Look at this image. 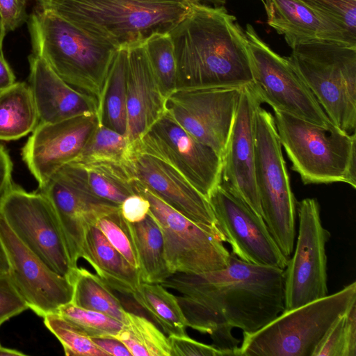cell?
Wrapping results in <instances>:
<instances>
[{
  "mask_svg": "<svg viewBox=\"0 0 356 356\" xmlns=\"http://www.w3.org/2000/svg\"><path fill=\"white\" fill-rule=\"evenodd\" d=\"M124 162L134 179L147 186L172 208L225 242L217 227L208 199L175 168L160 157L144 151L136 143L129 145Z\"/></svg>",
  "mask_w": 356,
  "mask_h": 356,
  "instance_id": "cell-16",
  "label": "cell"
},
{
  "mask_svg": "<svg viewBox=\"0 0 356 356\" xmlns=\"http://www.w3.org/2000/svg\"><path fill=\"white\" fill-rule=\"evenodd\" d=\"M0 216L49 268L69 278L75 268L55 211L41 192H27L13 184L0 203Z\"/></svg>",
  "mask_w": 356,
  "mask_h": 356,
  "instance_id": "cell-11",
  "label": "cell"
},
{
  "mask_svg": "<svg viewBox=\"0 0 356 356\" xmlns=\"http://www.w3.org/2000/svg\"><path fill=\"white\" fill-rule=\"evenodd\" d=\"M60 170L86 193L118 206L135 193L134 179L124 161H72Z\"/></svg>",
  "mask_w": 356,
  "mask_h": 356,
  "instance_id": "cell-24",
  "label": "cell"
},
{
  "mask_svg": "<svg viewBox=\"0 0 356 356\" xmlns=\"http://www.w3.org/2000/svg\"><path fill=\"white\" fill-rule=\"evenodd\" d=\"M267 23L292 48L313 41L356 47V39L301 0H266Z\"/></svg>",
  "mask_w": 356,
  "mask_h": 356,
  "instance_id": "cell-23",
  "label": "cell"
},
{
  "mask_svg": "<svg viewBox=\"0 0 356 356\" xmlns=\"http://www.w3.org/2000/svg\"><path fill=\"white\" fill-rule=\"evenodd\" d=\"M170 356H225V353L213 345L195 341L188 336H168Z\"/></svg>",
  "mask_w": 356,
  "mask_h": 356,
  "instance_id": "cell-40",
  "label": "cell"
},
{
  "mask_svg": "<svg viewBox=\"0 0 356 356\" xmlns=\"http://www.w3.org/2000/svg\"><path fill=\"white\" fill-rule=\"evenodd\" d=\"M98 123L97 114L51 123L38 122L24 145L22 155L39 188L58 170L78 156Z\"/></svg>",
  "mask_w": 356,
  "mask_h": 356,
  "instance_id": "cell-19",
  "label": "cell"
},
{
  "mask_svg": "<svg viewBox=\"0 0 356 356\" xmlns=\"http://www.w3.org/2000/svg\"><path fill=\"white\" fill-rule=\"evenodd\" d=\"M132 296L166 334L188 336L187 321L177 296L161 284L141 282Z\"/></svg>",
  "mask_w": 356,
  "mask_h": 356,
  "instance_id": "cell-29",
  "label": "cell"
},
{
  "mask_svg": "<svg viewBox=\"0 0 356 356\" xmlns=\"http://www.w3.org/2000/svg\"><path fill=\"white\" fill-rule=\"evenodd\" d=\"M0 237L8 259L9 275L29 308L43 318L71 302L73 289L70 281L52 270L31 252L1 216Z\"/></svg>",
  "mask_w": 356,
  "mask_h": 356,
  "instance_id": "cell-17",
  "label": "cell"
},
{
  "mask_svg": "<svg viewBox=\"0 0 356 356\" xmlns=\"http://www.w3.org/2000/svg\"><path fill=\"white\" fill-rule=\"evenodd\" d=\"M129 228L137 251L142 282L161 284L172 274L164 255L161 230L148 213L143 220L131 223Z\"/></svg>",
  "mask_w": 356,
  "mask_h": 356,
  "instance_id": "cell-26",
  "label": "cell"
},
{
  "mask_svg": "<svg viewBox=\"0 0 356 356\" xmlns=\"http://www.w3.org/2000/svg\"><path fill=\"white\" fill-rule=\"evenodd\" d=\"M356 355V302L330 327L312 356Z\"/></svg>",
  "mask_w": 356,
  "mask_h": 356,
  "instance_id": "cell-33",
  "label": "cell"
},
{
  "mask_svg": "<svg viewBox=\"0 0 356 356\" xmlns=\"http://www.w3.org/2000/svg\"><path fill=\"white\" fill-rule=\"evenodd\" d=\"M68 279L73 289L71 303L103 313L124 323L126 311L111 288L97 275L77 266Z\"/></svg>",
  "mask_w": 356,
  "mask_h": 356,
  "instance_id": "cell-30",
  "label": "cell"
},
{
  "mask_svg": "<svg viewBox=\"0 0 356 356\" xmlns=\"http://www.w3.org/2000/svg\"><path fill=\"white\" fill-rule=\"evenodd\" d=\"M208 200L216 225L240 259L284 270L288 259L279 248L264 219L243 201L218 184Z\"/></svg>",
  "mask_w": 356,
  "mask_h": 356,
  "instance_id": "cell-15",
  "label": "cell"
},
{
  "mask_svg": "<svg viewBox=\"0 0 356 356\" xmlns=\"http://www.w3.org/2000/svg\"><path fill=\"white\" fill-rule=\"evenodd\" d=\"M31 1H32V0H31ZM35 1H36L38 2V1H40V0H35Z\"/></svg>",
  "mask_w": 356,
  "mask_h": 356,
  "instance_id": "cell-51",
  "label": "cell"
},
{
  "mask_svg": "<svg viewBox=\"0 0 356 356\" xmlns=\"http://www.w3.org/2000/svg\"><path fill=\"white\" fill-rule=\"evenodd\" d=\"M127 48L117 51L107 74L99 103V120L103 125L126 134Z\"/></svg>",
  "mask_w": 356,
  "mask_h": 356,
  "instance_id": "cell-28",
  "label": "cell"
},
{
  "mask_svg": "<svg viewBox=\"0 0 356 356\" xmlns=\"http://www.w3.org/2000/svg\"><path fill=\"white\" fill-rule=\"evenodd\" d=\"M9 268L7 254L0 237V275L9 273Z\"/></svg>",
  "mask_w": 356,
  "mask_h": 356,
  "instance_id": "cell-46",
  "label": "cell"
},
{
  "mask_svg": "<svg viewBox=\"0 0 356 356\" xmlns=\"http://www.w3.org/2000/svg\"><path fill=\"white\" fill-rule=\"evenodd\" d=\"M39 122L29 86L15 82L0 91V140H14L32 132Z\"/></svg>",
  "mask_w": 356,
  "mask_h": 356,
  "instance_id": "cell-27",
  "label": "cell"
},
{
  "mask_svg": "<svg viewBox=\"0 0 356 356\" xmlns=\"http://www.w3.org/2000/svg\"><path fill=\"white\" fill-rule=\"evenodd\" d=\"M81 258L111 289L123 294L132 296L142 282L139 269L131 266L95 225L87 232Z\"/></svg>",
  "mask_w": 356,
  "mask_h": 356,
  "instance_id": "cell-25",
  "label": "cell"
},
{
  "mask_svg": "<svg viewBox=\"0 0 356 356\" xmlns=\"http://www.w3.org/2000/svg\"><path fill=\"white\" fill-rule=\"evenodd\" d=\"M27 309L28 305L17 290L9 273L0 275V327Z\"/></svg>",
  "mask_w": 356,
  "mask_h": 356,
  "instance_id": "cell-39",
  "label": "cell"
},
{
  "mask_svg": "<svg viewBox=\"0 0 356 356\" xmlns=\"http://www.w3.org/2000/svg\"><path fill=\"white\" fill-rule=\"evenodd\" d=\"M168 33L177 64L176 89L253 83L245 31L223 6L194 3Z\"/></svg>",
  "mask_w": 356,
  "mask_h": 356,
  "instance_id": "cell-2",
  "label": "cell"
},
{
  "mask_svg": "<svg viewBox=\"0 0 356 356\" xmlns=\"http://www.w3.org/2000/svg\"><path fill=\"white\" fill-rule=\"evenodd\" d=\"M12 171L11 159L4 147L0 145V203L13 186Z\"/></svg>",
  "mask_w": 356,
  "mask_h": 356,
  "instance_id": "cell-43",
  "label": "cell"
},
{
  "mask_svg": "<svg viewBox=\"0 0 356 356\" xmlns=\"http://www.w3.org/2000/svg\"><path fill=\"white\" fill-rule=\"evenodd\" d=\"M134 143L169 163L207 199L219 183L221 157L188 133L166 111Z\"/></svg>",
  "mask_w": 356,
  "mask_h": 356,
  "instance_id": "cell-14",
  "label": "cell"
},
{
  "mask_svg": "<svg viewBox=\"0 0 356 356\" xmlns=\"http://www.w3.org/2000/svg\"><path fill=\"white\" fill-rule=\"evenodd\" d=\"M252 84L242 88L229 138L221 156L218 184L262 218L254 177L255 120L261 103Z\"/></svg>",
  "mask_w": 356,
  "mask_h": 356,
  "instance_id": "cell-18",
  "label": "cell"
},
{
  "mask_svg": "<svg viewBox=\"0 0 356 356\" xmlns=\"http://www.w3.org/2000/svg\"><path fill=\"white\" fill-rule=\"evenodd\" d=\"M15 82V76L4 58L2 44H0V91L9 88Z\"/></svg>",
  "mask_w": 356,
  "mask_h": 356,
  "instance_id": "cell-45",
  "label": "cell"
},
{
  "mask_svg": "<svg viewBox=\"0 0 356 356\" xmlns=\"http://www.w3.org/2000/svg\"><path fill=\"white\" fill-rule=\"evenodd\" d=\"M95 226L131 266L139 269L137 251L128 222L122 217L119 209L99 218Z\"/></svg>",
  "mask_w": 356,
  "mask_h": 356,
  "instance_id": "cell-37",
  "label": "cell"
},
{
  "mask_svg": "<svg viewBox=\"0 0 356 356\" xmlns=\"http://www.w3.org/2000/svg\"><path fill=\"white\" fill-rule=\"evenodd\" d=\"M356 302V282L284 310L259 330L243 332L236 356H312L333 323Z\"/></svg>",
  "mask_w": 356,
  "mask_h": 356,
  "instance_id": "cell-6",
  "label": "cell"
},
{
  "mask_svg": "<svg viewBox=\"0 0 356 356\" xmlns=\"http://www.w3.org/2000/svg\"><path fill=\"white\" fill-rule=\"evenodd\" d=\"M27 1L0 0V17L6 34L15 31L26 21Z\"/></svg>",
  "mask_w": 356,
  "mask_h": 356,
  "instance_id": "cell-41",
  "label": "cell"
},
{
  "mask_svg": "<svg viewBox=\"0 0 356 356\" xmlns=\"http://www.w3.org/2000/svg\"><path fill=\"white\" fill-rule=\"evenodd\" d=\"M190 1H193L194 3H202V4L210 3V4L214 5L215 6H223L226 2V0H190Z\"/></svg>",
  "mask_w": 356,
  "mask_h": 356,
  "instance_id": "cell-48",
  "label": "cell"
},
{
  "mask_svg": "<svg viewBox=\"0 0 356 356\" xmlns=\"http://www.w3.org/2000/svg\"><path fill=\"white\" fill-rule=\"evenodd\" d=\"M279 138L305 184L345 183L356 188V134L327 129L274 111Z\"/></svg>",
  "mask_w": 356,
  "mask_h": 356,
  "instance_id": "cell-5",
  "label": "cell"
},
{
  "mask_svg": "<svg viewBox=\"0 0 356 356\" xmlns=\"http://www.w3.org/2000/svg\"><path fill=\"white\" fill-rule=\"evenodd\" d=\"M161 92L167 98L176 89L177 64L169 33H155L143 43Z\"/></svg>",
  "mask_w": 356,
  "mask_h": 356,
  "instance_id": "cell-32",
  "label": "cell"
},
{
  "mask_svg": "<svg viewBox=\"0 0 356 356\" xmlns=\"http://www.w3.org/2000/svg\"><path fill=\"white\" fill-rule=\"evenodd\" d=\"M29 60V86L39 122L51 123L83 115H99V103L96 98L69 85L40 56L32 54Z\"/></svg>",
  "mask_w": 356,
  "mask_h": 356,
  "instance_id": "cell-22",
  "label": "cell"
},
{
  "mask_svg": "<svg viewBox=\"0 0 356 356\" xmlns=\"http://www.w3.org/2000/svg\"><path fill=\"white\" fill-rule=\"evenodd\" d=\"M22 352L0 346V356H24Z\"/></svg>",
  "mask_w": 356,
  "mask_h": 356,
  "instance_id": "cell-47",
  "label": "cell"
},
{
  "mask_svg": "<svg viewBox=\"0 0 356 356\" xmlns=\"http://www.w3.org/2000/svg\"><path fill=\"white\" fill-rule=\"evenodd\" d=\"M320 211L314 198L298 204L297 241L284 269V310L328 295L325 245L330 234L323 226Z\"/></svg>",
  "mask_w": 356,
  "mask_h": 356,
  "instance_id": "cell-12",
  "label": "cell"
},
{
  "mask_svg": "<svg viewBox=\"0 0 356 356\" xmlns=\"http://www.w3.org/2000/svg\"><path fill=\"white\" fill-rule=\"evenodd\" d=\"M127 48V118L129 144L140 139L165 112L164 96L143 43Z\"/></svg>",
  "mask_w": 356,
  "mask_h": 356,
  "instance_id": "cell-21",
  "label": "cell"
},
{
  "mask_svg": "<svg viewBox=\"0 0 356 356\" xmlns=\"http://www.w3.org/2000/svg\"><path fill=\"white\" fill-rule=\"evenodd\" d=\"M33 54L75 89L100 103L104 86L118 48L37 5L30 16Z\"/></svg>",
  "mask_w": 356,
  "mask_h": 356,
  "instance_id": "cell-4",
  "label": "cell"
},
{
  "mask_svg": "<svg viewBox=\"0 0 356 356\" xmlns=\"http://www.w3.org/2000/svg\"><path fill=\"white\" fill-rule=\"evenodd\" d=\"M89 337L115 336L124 323L103 313L83 309L68 302L57 312Z\"/></svg>",
  "mask_w": 356,
  "mask_h": 356,
  "instance_id": "cell-36",
  "label": "cell"
},
{
  "mask_svg": "<svg viewBox=\"0 0 356 356\" xmlns=\"http://www.w3.org/2000/svg\"><path fill=\"white\" fill-rule=\"evenodd\" d=\"M261 1L263 2V3H264V0H261Z\"/></svg>",
  "mask_w": 356,
  "mask_h": 356,
  "instance_id": "cell-50",
  "label": "cell"
},
{
  "mask_svg": "<svg viewBox=\"0 0 356 356\" xmlns=\"http://www.w3.org/2000/svg\"><path fill=\"white\" fill-rule=\"evenodd\" d=\"M47 328L58 339L67 356H108L84 332L58 312L44 317Z\"/></svg>",
  "mask_w": 356,
  "mask_h": 356,
  "instance_id": "cell-34",
  "label": "cell"
},
{
  "mask_svg": "<svg viewBox=\"0 0 356 356\" xmlns=\"http://www.w3.org/2000/svg\"><path fill=\"white\" fill-rule=\"evenodd\" d=\"M242 88H177L166 98L165 111L188 133L211 147L221 157L229 138Z\"/></svg>",
  "mask_w": 356,
  "mask_h": 356,
  "instance_id": "cell-13",
  "label": "cell"
},
{
  "mask_svg": "<svg viewBox=\"0 0 356 356\" xmlns=\"http://www.w3.org/2000/svg\"><path fill=\"white\" fill-rule=\"evenodd\" d=\"M122 341L132 356H170L167 337L146 318L126 312L120 331L114 336Z\"/></svg>",
  "mask_w": 356,
  "mask_h": 356,
  "instance_id": "cell-31",
  "label": "cell"
},
{
  "mask_svg": "<svg viewBox=\"0 0 356 356\" xmlns=\"http://www.w3.org/2000/svg\"><path fill=\"white\" fill-rule=\"evenodd\" d=\"M133 185L135 193L150 204L149 213L161 230L165 259L172 275L202 274L227 266L230 252L216 235L172 208L140 181L134 179Z\"/></svg>",
  "mask_w": 356,
  "mask_h": 356,
  "instance_id": "cell-10",
  "label": "cell"
},
{
  "mask_svg": "<svg viewBox=\"0 0 356 356\" xmlns=\"http://www.w3.org/2000/svg\"><path fill=\"white\" fill-rule=\"evenodd\" d=\"M190 0H40L86 32L118 49L169 32L191 10Z\"/></svg>",
  "mask_w": 356,
  "mask_h": 356,
  "instance_id": "cell-3",
  "label": "cell"
},
{
  "mask_svg": "<svg viewBox=\"0 0 356 356\" xmlns=\"http://www.w3.org/2000/svg\"><path fill=\"white\" fill-rule=\"evenodd\" d=\"M356 39V0H301Z\"/></svg>",
  "mask_w": 356,
  "mask_h": 356,
  "instance_id": "cell-38",
  "label": "cell"
},
{
  "mask_svg": "<svg viewBox=\"0 0 356 356\" xmlns=\"http://www.w3.org/2000/svg\"><path fill=\"white\" fill-rule=\"evenodd\" d=\"M91 339L108 355L132 356L126 346L113 336L92 337Z\"/></svg>",
  "mask_w": 356,
  "mask_h": 356,
  "instance_id": "cell-44",
  "label": "cell"
},
{
  "mask_svg": "<svg viewBox=\"0 0 356 356\" xmlns=\"http://www.w3.org/2000/svg\"><path fill=\"white\" fill-rule=\"evenodd\" d=\"M52 206L60 224L74 268L81 258L83 242L90 228L119 206L86 193L58 170L40 188Z\"/></svg>",
  "mask_w": 356,
  "mask_h": 356,
  "instance_id": "cell-20",
  "label": "cell"
},
{
  "mask_svg": "<svg viewBox=\"0 0 356 356\" xmlns=\"http://www.w3.org/2000/svg\"><path fill=\"white\" fill-rule=\"evenodd\" d=\"M129 145L125 135L98 123L82 150L73 161H124Z\"/></svg>",
  "mask_w": 356,
  "mask_h": 356,
  "instance_id": "cell-35",
  "label": "cell"
},
{
  "mask_svg": "<svg viewBox=\"0 0 356 356\" xmlns=\"http://www.w3.org/2000/svg\"><path fill=\"white\" fill-rule=\"evenodd\" d=\"M288 60L330 120L352 134L356 127V47L313 41L291 48Z\"/></svg>",
  "mask_w": 356,
  "mask_h": 356,
  "instance_id": "cell-7",
  "label": "cell"
},
{
  "mask_svg": "<svg viewBox=\"0 0 356 356\" xmlns=\"http://www.w3.org/2000/svg\"><path fill=\"white\" fill-rule=\"evenodd\" d=\"M254 177L262 218L289 259L295 247L297 204L274 118L261 106L255 120Z\"/></svg>",
  "mask_w": 356,
  "mask_h": 356,
  "instance_id": "cell-8",
  "label": "cell"
},
{
  "mask_svg": "<svg viewBox=\"0 0 356 356\" xmlns=\"http://www.w3.org/2000/svg\"><path fill=\"white\" fill-rule=\"evenodd\" d=\"M181 294L190 327L208 334L213 346L235 355L233 328L252 333L284 311V270L244 261L230 252L226 267L202 274L177 273L161 283Z\"/></svg>",
  "mask_w": 356,
  "mask_h": 356,
  "instance_id": "cell-1",
  "label": "cell"
},
{
  "mask_svg": "<svg viewBox=\"0 0 356 356\" xmlns=\"http://www.w3.org/2000/svg\"><path fill=\"white\" fill-rule=\"evenodd\" d=\"M149 209V201L137 193L128 196L119 205V210L122 217L131 223L138 222L145 218Z\"/></svg>",
  "mask_w": 356,
  "mask_h": 356,
  "instance_id": "cell-42",
  "label": "cell"
},
{
  "mask_svg": "<svg viewBox=\"0 0 356 356\" xmlns=\"http://www.w3.org/2000/svg\"><path fill=\"white\" fill-rule=\"evenodd\" d=\"M252 60V88L261 103L324 128L335 126L286 57L274 51L248 24L245 30Z\"/></svg>",
  "mask_w": 356,
  "mask_h": 356,
  "instance_id": "cell-9",
  "label": "cell"
},
{
  "mask_svg": "<svg viewBox=\"0 0 356 356\" xmlns=\"http://www.w3.org/2000/svg\"><path fill=\"white\" fill-rule=\"evenodd\" d=\"M5 35H6V33L4 31V29H3V27L2 25V22H1V19L0 17V44H2V42H3V40L5 37Z\"/></svg>",
  "mask_w": 356,
  "mask_h": 356,
  "instance_id": "cell-49",
  "label": "cell"
}]
</instances>
